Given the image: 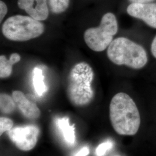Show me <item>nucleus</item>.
<instances>
[{
  "label": "nucleus",
  "instance_id": "obj_1",
  "mask_svg": "<svg viewBox=\"0 0 156 156\" xmlns=\"http://www.w3.org/2000/svg\"><path fill=\"white\" fill-rule=\"evenodd\" d=\"M109 117L114 130L119 135L133 136L140 125V116L134 100L124 93L112 98L109 105Z\"/></svg>",
  "mask_w": 156,
  "mask_h": 156
},
{
  "label": "nucleus",
  "instance_id": "obj_2",
  "mask_svg": "<svg viewBox=\"0 0 156 156\" xmlns=\"http://www.w3.org/2000/svg\"><path fill=\"white\" fill-rule=\"evenodd\" d=\"M92 68L84 62L75 65L68 78V98L73 105L84 106L91 102L94 97L91 83L94 78Z\"/></svg>",
  "mask_w": 156,
  "mask_h": 156
},
{
  "label": "nucleus",
  "instance_id": "obj_3",
  "mask_svg": "<svg viewBox=\"0 0 156 156\" xmlns=\"http://www.w3.org/2000/svg\"><path fill=\"white\" fill-rule=\"evenodd\" d=\"M107 56L116 65H125L134 69L143 68L147 62V53L144 48L124 37L113 40L108 46Z\"/></svg>",
  "mask_w": 156,
  "mask_h": 156
},
{
  "label": "nucleus",
  "instance_id": "obj_4",
  "mask_svg": "<svg viewBox=\"0 0 156 156\" xmlns=\"http://www.w3.org/2000/svg\"><path fill=\"white\" fill-rule=\"evenodd\" d=\"M44 25L32 17L15 15L3 23L2 32L6 38L23 42L37 38L44 33Z\"/></svg>",
  "mask_w": 156,
  "mask_h": 156
},
{
  "label": "nucleus",
  "instance_id": "obj_5",
  "mask_svg": "<svg viewBox=\"0 0 156 156\" xmlns=\"http://www.w3.org/2000/svg\"><path fill=\"white\" fill-rule=\"evenodd\" d=\"M117 31L116 17L109 12L103 16L99 27L88 28L85 31L84 39L90 49L100 52L110 45Z\"/></svg>",
  "mask_w": 156,
  "mask_h": 156
},
{
  "label": "nucleus",
  "instance_id": "obj_6",
  "mask_svg": "<svg viewBox=\"0 0 156 156\" xmlns=\"http://www.w3.org/2000/svg\"><path fill=\"white\" fill-rule=\"evenodd\" d=\"M39 133L38 126L30 124L12 128L7 132V134L17 149L28 151L35 147L39 138Z\"/></svg>",
  "mask_w": 156,
  "mask_h": 156
},
{
  "label": "nucleus",
  "instance_id": "obj_7",
  "mask_svg": "<svg viewBox=\"0 0 156 156\" xmlns=\"http://www.w3.org/2000/svg\"><path fill=\"white\" fill-rule=\"evenodd\" d=\"M128 14L144 21L151 27L156 28V4L132 3L127 9Z\"/></svg>",
  "mask_w": 156,
  "mask_h": 156
},
{
  "label": "nucleus",
  "instance_id": "obj_8",
  "mask_svg": "<svg viewBox=\"0 0 156 156\" xmlns=\"http://www.w3.org/2000/svg\"><path fill=\"white\" fill-rule=\"evenodd\" d=\"M17 5L30 16L39 21L45 20L49 15L47 0H18Z\"/></svg>",
  "mask_w": 156,
  "mask_h": 156
},
{
  "label": "nucleus",
  "instance_id": "obj_9",
  "mask_svg": "<svg viewBox=\"0 0 156 156\" xmlns=\"http://www.w3.org/2000/svg\"><path fill=\"white\" fill-rule=\"evenodd\" d=\"M12 97L20 111L26 118L29 120H36L40 117L41 111L39 108L33 102L29 100L23 92L18 90L14 91Z\"/></svg>",
  "mask_w": 156,
  "mask_h": 156
},
{
  "label": "nucleus",
  "instance_id": "obj_10",
  "mask_svg": "<svg viewBox=\"0 0 156 156\" xmlns=\"http://www.w3.org/2000/svg\"><path fill=\"white\" fill-rule=\"evenodd\" d=\"M56 124L67 144L69 145H74L76 142L75 127L74 125L70 124L69 118L67 116L58 117L56 119Z\"/></svg>",
  "mask_w": 156,
  "mask_h": 156
},
{
  "label": "nucleus",
  "instance_id": "obj_11",
  "mask_svg": "<svg viewBox=\"0 0 156 156\" xmlns=\"http://www.w3.org/2000/svg\"><path fill=\"white\" fill-rule=\"evenodd\" d=\"M20 59L21 57L16 53H12L9 60H7L4 55L0 56V78L4 79L10 76L13 65L20 62Z\"/></svg>",
  "mask_w": 156,
  "mask_h": 156
},
{
  "label": "nucleus",
  "instance_id": "obj_12",
  "mask_svg": "<svg viewBox=\"0 0 156 156\" xmlns=\"http://www.w3.org/2000/svg\"><path fill=\"white\" fill-rule=\"evenodd\" d=\"M33 74L34 89L39 96H42L47 91V87L44 82L42 70L38 67H36L34 69Z\"/></svg>",
  "mask_w": 156,
  "mask_h": 156
},
{
  "label": "nucleus",
  "instance_id": "obj_13",
  "mask_svg": "<svg viewBox=\"0 0 156 156\" xmlns=\"http://www.w3.org/2000/svg\"><path fill=\"white\" fill-rule=\"evenodd\" d=\"M16 104L12 98L5 93L0 95V108L1 112L3 114L8 115L15 111Z\"/></svg>",
  "mask_w": 156,
  "mask_h": 156
},
{
  "label": "nucleus",
  "instance_id": "obj_14",
  "mask_svg": "<svg viewBox=\"0 0 156 156\" xmlns=\"http://www.w3.org/2000/svg\"><path fill=\"white\" fill-rule=\"evenodd\" d=\"M51 11L56 14H59L67 10L69 0H49Z\"/></svg>",
  "mask_w": 156,
  "mask_h": 156
},
{
  "label": "nucleus",
  "instance_id": "obj_15",
  "mask_svg": "<svg viewBox=\"0 0 156 156\" xmlns=\"http://www.w3.org/2000/svg\"><path fill=\"white\" fill-rule=\"evenodd\" d=\"M113 146V142L111 140H108L102 142L97 147L95 154L97 156H104Z\"/></svg>",
  "mask_w": 156,
  "mask_h": 156
},
{
  "label": "nucleus",
  "instance_id": "obj_16",
  "mask_svg": "<svg viewBox=\"0 0 156 156\" xmlns=\"http://www.w3.org/2000/svg\"><path fill=\"white\" fill-rule=\"evenodd\" d=\"M13 122L11 119L6 117L0 118V135H2L6 131H8L13 128Z\"/></svg>",
  "mask_w": 156,
  "mask_h": 156
},
{
  "label": "nucleus",
  "instance_id": "obj_17",
  "mask_svg": "<svg viewBox=\"0 0 156 156\" xmlns=\"http://www.w3.org/2000/svg\"><path fill=\"white\" fill-rule=\"evenodd\" d=\"M8 12L7 6L4 2L1 1H0V22L2 21L4 17L5 16Z\"/></svg>",
  "mask_w": 156,
  "mask_h": 156
},
{
  "label": "nucleus",
  "instance_id": "obj_18",
  "mask_svg": "<svg viewBox=\"0 0 156 156\" xmlns=\"http://www.w3.org/2000/svg\"><path fill=\"white\" fill-rule=\"evenodd\" d=\"M89 149L87 146L82 147L80 151H78L75 156H87L89 154Z\"/></svg>",
  "mask_w": 156,
  "mask_h": 156
},
{
  "label": "nucleus",
  "instance_id": "obj_19",
  "mask_svg": "<svg viewBox=\"0 0 156 156\" xmlns=\"http://www.w3.org/2000/svg\"><path fill=\"white\" fill-rule=\"evenodd\" d=\"M151 50L153 56L156 58V36L152 42L151 46Z\"/></svg>",
  "mask_w": 156,
  "mask_h": 156
},
{
  "label": "nucleus",
  "instance_id": "obj_20",
  "mask_svg": "<svg viewBox=\"0 0 156 156\" xmlns=\"http://www.w3.org/2000/svg\"><path fill=\"white\" fill-rule=\"evenodd\" d=\"M132 3H136V4H145L149 3V2L153 1V0H129Z\"/></svg>",
  "mask_w": 156,
  "mask_h": 156
}]
</instances>
